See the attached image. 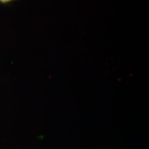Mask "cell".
I'll list each match as a JSON object with an SVG mask.
<instances>
[{
	"mask_svg": "<svg viewBox=\"0 0 149 149\" xmlns=\"http://www.w3.org/2000/svg\"><path fill=\"white\" fill-rule=\"evenodd\" d=\"M11 1H13V0H0V2L2 3H7Z\"/></svg>",
	"mask_w": 149,
	"mask_h": 149,
	"instance_id": "obj_1",
	"label": "cell"
}]
</instances>
